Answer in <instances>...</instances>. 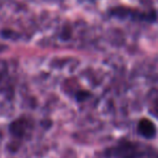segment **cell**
Here are the masks:
<instances>
[{
    "mask_svg": "<svg viewBox=\"0 0 158 158\" xmlns=\"http://www.w3.org/2000/svg\"><path fill=\"white\" fill-rule=\"evenodd\" d=\"M139 133L146 139H152L156 134V127L148 119H142L138 126Z\"/></svg>",
    "mask_w": 158,
    "mask_h": 158,
    "instance_id": "cell-1",
    "label": "cell"
},
{
    "mask_svg": "<svg viewBox=\"0 0 158 158\" xmlns=\"http://www.w3.org/2000/svg\"><path fill=\"white\" fill-rule=\"evenodd\" d=\"M28 123H27L26 119H19V120L14 121L11 126V132L16 136H22L24 135L25 131H26Z\"/></svg>",
    "mask_w": 158,
    "mask_h": 158,
    "instance_id": "cell-2",
    "label": "cell"
}]
</instances>
